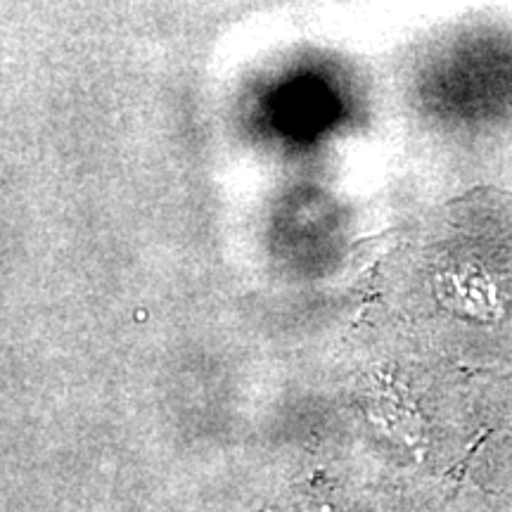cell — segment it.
<instances>
[{
	"instance_id": "1",
	"label": "cell",
	"mask_w": 512,
	"mask_h": 512,
	"mask_svg": "<svg viewBox=\"0 0 512 512\" xmlns=\"http://www.w3.org/2000/svg\"><path fill=\"white\" fill-rule=\"evenodd\" d=\"M486 415L456 496L477 508L512 512V394L486 408Z\"/></svg>"
}]
</instances>
